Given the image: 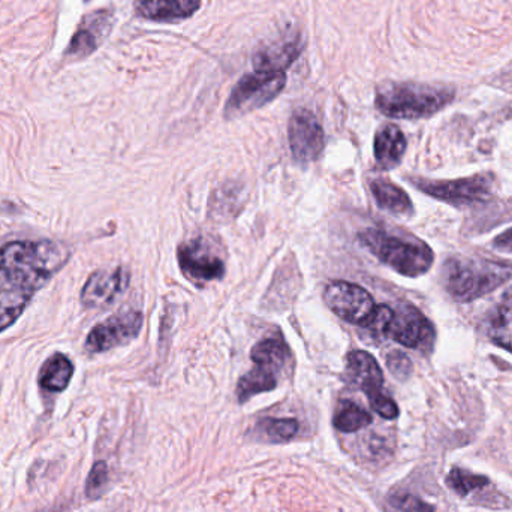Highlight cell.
Instances as JSON below:
<instances>
[{"label": "cell", "instance_id": "cell-13", "mask_svg": "<svg viewBox=\"0 0 512 512\" xmlns=\"http://www.w3.org/2000/svg\"><path fill=\"white\" fill-rule=\"evenodd\" d=\"M447 484L454 493L462 496V498L477 496L475 502L478 505H484V507L493 508V510H504V508L510 507L508 499L501 493L496 492L492 481L484 475L472 474V472L462 468H453L448 474Z\"/></svg>", "mask_w": 512, "mask_h": 512}, {"label": "cell", "instance_id": "cell-30", "mask_svg": "<svg viewBox=\"0 0 512 512\" xmlns=\"http://www.w3.org/2000/svg\"><path fill=\"white\" fill-rule=\"evenodd\" d=\"M493 246L498 249L499 252H505V254H512V228L502 233L501 236L496 237L493 240Z\"/></svg>", "mask_w": 512, "mask_h": 512}, {"label": "cell", "instance_id": "cell-28", "mask_svg": "<svg viewBox=\"0 0 512 512\" xmlns=\"http://www.w3.org/2000/svg\"><path fill=\"white\" fill-rule=\"evenodd\" d=\"M387 367L397 379H408L412 373V363L409 360L408 355L403 354L402 351H391L387 355Z\"/></svg>", "mask_w": 512, "mask_h": 512}, {"label": "cell", "instance_id": "cell-16", "mask_svg": "<svg viewBox=\"0 0 512 512\" xmlns=\"http://www.w3.org/2000/svg\"><path fill=\"white\" fill-rule=\"evenodd\" d=\"M346 379L349 384L366 393L367 399L384 394V373L369 352L352 351L346 357Z\"/></svg>", "mask_w": 512, "mask_h": 512}, {"label": "cell", "instance_id": "cell-24", "mask_svg": "<svg viewBox=\"0 0 512 512\" xmlns=\"http://www.w3.org/2000/svg\"><path fill=\"white\" fill-rule=\"evenodd\" d=\"M489 334L496 345L512 352V297L507 298L493 313Z\"/></svg>", "mask_w": 512, "mask_h": 512}, {"label": "cell", "instance_id": "cell-12", "mask_svg": "<svg viewBox=\"0 0 512 512\" xmlns=\"http://www.w3.org/2000/svg\"><path fill=\"white\" fill-rule=\"evenodd\" d=\"M177 256H179V264L183 273L189 279L197 280V282H210V280H219L225 276L224 261L213 254L209 246L201 240L180 246Z\"/></svg>", "mask_w": 512, "mask_h": 512}, {"label": "cell", "instance_id": "cell-9", "mask_svg": "<svg viewBox=\"0 0 512 512\" xmlns=\"http://www.w3.org/2000/svg\"><path fill=\"white\" fill-rule=\"evenodd\" d=\"M143 313L137 310L117 313L107 321L96 325L86 340V349L93 354L110 351L117 346L131 342L140 334L143 328Z\"/></svg>", "mask_w": 512, "mask_h": 512}, {"label": "cell", "instance_id": "cell-4", "mask_svg": "<svg viewBox=\"0 0 512 512\" xmlns=\"http://www.w3.org/2000/svg\"><path fill=\"white\" fill-rule=\"evenodd\" d=\"M358 239L370 254L402 276H423L435 261V255L426 243L411 242L375 228L361 231Z\"/></svg>", "mask_w": 512, "mask_h": 512}, {"label": "cell", "instance_id": "cell-8", "mask_svg": "<svg viewBox=\"0 0 512 512\" xmlns=\"http://www.w3.org/2000/svg\"><path fill=\"white\" fill-rule=\"evenodd\" d=\"M324 301L334 315L360 328L369 322L376 309L375 301L366 289L343 280L328 283Z\"/></svg>", "mask_w": 512, "mask_h": 512}, {"label": "cell", "instance_id": "cell-6", "mask_svg": "<svg viewBox=\"0 0 512 512\" xmlns=\"http://www.w3.org/2000/svg\"><path fill=\"white\" fill-rule=\"evenodd\" d=\"M424 194L445 201L453 206H474L490 200L493 194V177L490 174L466 177L459 180H414Z\"/></svg>", "mask_w": 512, "mask_h": 512}, {"label": "cell", "instance_id": "cell-23", "mask_svg": "<svg viewBox=\"0 0 512 512\" xmlns=\"http://www.w3.org/2000/svg\"><path fill=\"white\" fill-rule=\"evenodd\" d=\"M373 418L366 409L358 406L357 403L343 400L334 415L333 424L339 432L355 433L358 430L366 429L372 424Z\"/></svg>", "mask_w": 512, "mask_h": 512}, {"label": "cell", "instance_id": "cell-3", "mask_svg": "<svg viewBox=\"0 0 512 512\" xmlns=\"http://www.w3.org/2000/svg\"><path fill=\"white\" fill-rule=\"evenodd\" d=\"M511 265L484 258H451L444 268V286L460 303H469L498 289L510 279Z\"/></svg>", "mask_w": 512, "mask_h": 512}, {"label": "cell", "instance_id": "cell-2", "mask_svg": "<svg viewBox=\"0 0 512 512\" xmlns=\"http://www.w3.org/2000/svg\"><path fill=\"white\" fill-rule=\"evenodd\" d=\"M454 99L450 87L420 83H385L376 92V108L391 119L417 120L444 110Z\"/></svg>", "mask_w": 512, "mask_h": 512}, {"label": "cell", "instance_id": "cell-14", "mask_svg": "<svg viewBox=\"0 0 512 512\" xmlns=\"http://www.w3.org/2000/svg\"><path fill=\"white\" fill-rule=\"evenodd\" d=\"M129 273L126 268L99 270L93 273L81 291V301L90 309H98L113 303L129 286Z\"/></svg>", "mask_w": 512, "mask_h": 512}, {"label": "cell", "instance_id": "cell-18", "mask_svg": "<svg viewBox=\"0 0 512 512\" xmlns=\"http://www.w3.org/2000/svg\"><path fill=\"white\" fill-rule=\"evenodd\" d=\"M406 152V138L399 126L385 125L376 132L375 158L379 167L391 170L402 162Z\"/></svg>", "mask_w": 512, "mask_h": 512}, {"label": "cell", "instance_id": "cell-27", "mask_svg": "<svg viewBox=\"0 0 512 512\" xmlns=\"http://www.w3.org/2000/svg\"><path fill=\"white\" fill-rule=\"evenodd\" d=\"M391 505L400 512H436L432 505L411 493H402L391 498Z\"/></svg>", "mask_w": 512, "mask_h": 512}, {"label": "cell", "instance_id": "cell-7", "mask_svg": "<svg viewBox=\"0 0 512 512\" xmlns=\"http://www.w3.org/2000/svg\"><path fill=\"white\" fill-rule=\"evenodd\" d=\"M384 337L406 348L429 351L435 342V328L417 307L403 303L393 309Z\"/></svg>", "mask_w": 512, "mask_h": 512}, {"label": "cell", "instance_id": "cell-20", "mask_svg": "<svg viewBox=\"0 0 512 512\" xmlns=\"http://www.w3.org/2000/svg\"><path fill=\"white\" fill-rule=\"evenodd\" d=\"M279 373L280 370L267 366V364H255L254 369L242 376L237 385L239 402L246 403L258 394L276 390L279 385Z\"/></svg>", "mask_w": 512, "mask_h": 512}, {"label": "cell", "instance_id": "cell-15", "mask_svg": "<svg viewBox=\"0 0 512 512\" xmlns=\"http://www.w3.org/2000/svg\"><path fill=\"white\" fill-rule=\"evenodd\" d=\"M301 51L303 39L300 33H286L256 51L255 71L285 72L297 60Z\"/></svg>", "mask_w": 512, "mask_h": 512}, {"label": "cell", "instance_id": "cell-29", "mask_svg": "<svg viewBox=\"0 0 512 512\" xmlns=\"http://www.w3.org/2000/svg\"><path fill=\"white\" fill-rule=\"evenodd\" d=\"M370 406L376 414L381 415L385 420H396L399 417L400 411L397 403L394 402L387 394H379L369 400Z\"/></svg>", "mask_w": 512, "mask_h": 512}, {"label": "cell", "instance_id": "cell-5", "mask_svg": "<svg viewBox=\"0 0 512 512\" xmlns=\"http://www.w3.org/2000/svg\"><path fill=\"white\" fill-rule=\"evenodd\" d=\"M285 87V72H251L240 78L239 83L234 86L225 105V116L234 119L252 113L276 99Z\"/></svg>", "mask_w": 512, "mask_h": 512}, {"label": "cell", "instance_id": "cell-17", "mask_svg": "<svg viewBox=\"0 0 512 512\" xmlns=\"http://www.w3.org/2000/svg\"><path fill=\"white\" fill-rule=\"evenodd\" d=\"M201 8V0H137L135 12L138 17L150 21L186 20Z\"/></svg>", "mask_w": 512, "mask_h": 512}, {"label": "cell", "instance_id": "cell-11", "mask_svg": "<svg viewBox=\"0 0 512 512\" xmlns=\"http://www.w3.org/2000/svg\"><path fill=\"white\" fill-rule=\"evenodd\" d=\"M113 21L114 14L110 9H98L86 15L75 30L74 38L71 39V44L66 50V57L86 59L87 56L95 53L111 32Z\"/></svg>", "mask_w": 512, "mask_h": 512}, {"label": "cell", "instance_id": "cell-25", "mask_svg": "<svg viewBox=\"0 0 512 512\" xmlns=\"http://www.w3.org/2000/svg\"><path fill=\"white\" fill-rule=\"evenodd\" d=\"M300 429V424L294 418H262L256 424V432L268 442H288Z\"/></svg>", "mask_w": 512, "mask_h": 512}, {"label": "cell", "instance_id": "cell-26", "mask_svg": "<svg viewBox=\"0 0 512 512\" xmlns=\"http://www.w3.org/2000/svg\"><path fill=\"white\" fill-rule=\"evenodd\" d=\"M108 484V466L105 462H96L86 481V496L98 499L104 495Z\"/></svg>", "mask_w": 512, "mask_h": 512}, {"label": "cell", "instance_id": "cell-1", "mask_svg": "<svg viewBox=\"0 0 512 512\" xmlns=\"http://www.w3.org/2000/svg\"><path fill=\"white\" fill-rule=\"evenodd\" d=\"M68 258V251L53 242H12L0 249V333Z\"/></svg>", "mask_w": 512, "mask_h": 512}, {"label": "cell", "instance_id": "cell-22", "mask_svg": "<svg viewBox=\"0 0 512 512\" xmlns=\"http://www.w3.org/2000/svg\"><path fill=\"white\" fill-rule=\"evenodd\" d=\"M251 358L255 364H267L282 370L291 360V349L282 337H267L252 348Z\"/></svg>", "mask_w": 512, "mask_h": 512}, {"label": "cell", "instance_id": "cell-10", "mask_svg": "<svg viewBox=\"0 0 512 512\" xmlns=\"http://www.w3.org/2000/svg\"><path fill=\"white\" fill-rule=\"evenodd\" d=\"M288 140L292 156L300 164L316 161L324 152L325 134L312 111H294L288 125Z\"/></svg>", "mask_w": 512, "mask_h": 512}, {"label": "cell", "instance_id": "cell-21", "mask_svg": "<svg viewBox=\"0 0 512 512\" xmlns=\"http://www.w3.org/2000/svg\"><path fill=\"white\" fill-rule=\"evenodd\" d=\"M72 375H74V364L66 355L57 352L51 355L42 366L39 372V385L50 393H60L68 388Z\"/></svg>", "mask_w": 512, "mask_h": 512}, {"label": "cell", "instance_id": "cell-19", "mask_svg": "<svg viewBox=\"0 0 512 512\" xmlns=\"http://www.w3.org/2000/svg\"><path fill=\"white\" fill-rule=\"evenodd\" d=\"M370 191L375 197L376 204L385 212L394 216H411L414 213V206H412L409 195L390 180H372Z\"/></svg>", "mask_w": 512, "mask_h": 512}]
</instances>
